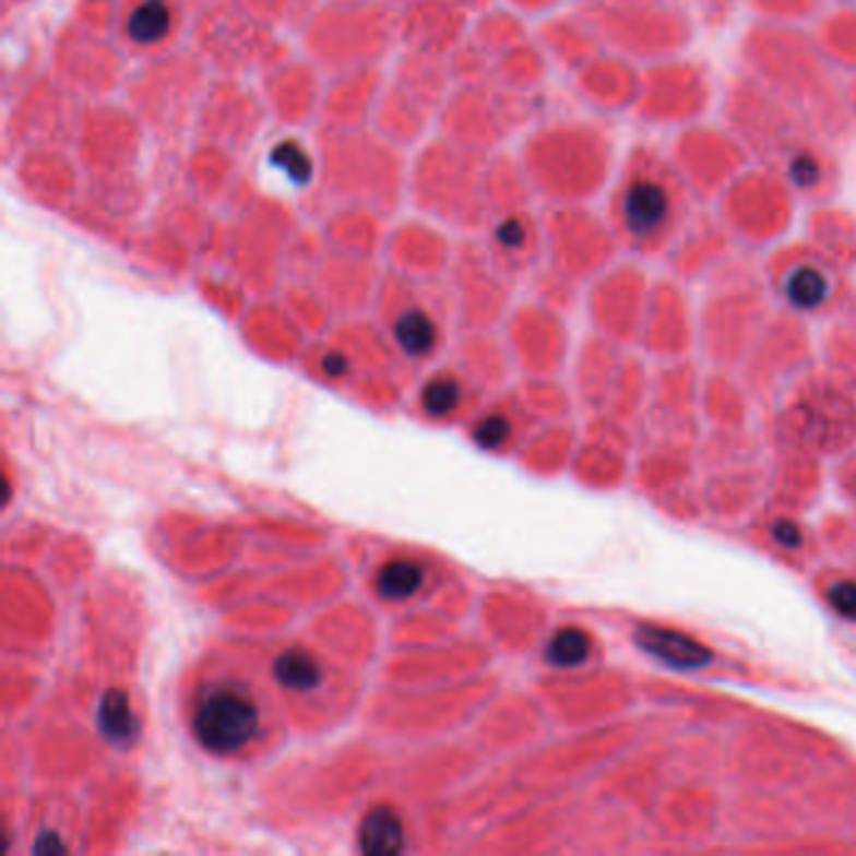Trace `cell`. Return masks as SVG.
Wrapping results in <instances>:
<instances>
[{"instance_id": "cell-1", "label": "cell", "mask_w": 856, "mask_h": 856, "mask_svg": "<svg viewBox=\"0 0 856 856\" xmlns=\"http://www.w3.org/2000/svg\"><path fill=\"white\" fill-rule=\"evenodd\" d=\"M187 724L201 749L219 759L251 757L280 732L270 683L247 658L206 663L189 691Z\"/></svg>"}, {"instance_id": "cell-2", "label": "cell", "mask_w": 856, "mask_h": 856, "mask_svg": "<svg viewBox=\"0 0 856 856\" xmlns=\"http://www.w3.org/2000/svg\"><path fill=\"white\" fill-rule=\"evenodd\" d=\"M274 686L292 699H314L330 686V666L305 645H284L270 666Z\"/></svg>"}, {"instance_id": "cell-3", "label": "cell", "mask_w": 856, "mask_h": 856, "mask_svg": "<svg viewBox=\"0 0 856 856\" xmlns=\"http://www.w3.org/2000/svg\"><path fill=\"white\" fill-rule=\"evenodd\" d=\"M635 643L641 645L649 656L678 670L706 668L713 658V653L706 645L678 631H670V628L641 626L635 631Z\"/></svg>"}, {"instance_id": "cell-4", "label": "cell", "mask_w": 856, "mask_h": 856, "mask_svg": "<svg viewBox=\"0 0 856 856\" xmlns=\"http://www.w3.org/2000/svg\"><path fill=\"white\" fill-rule=\"evenodd\" d=\"M357 846L365 854H402L407 849V827L390 804L367 809L357 829Z\"/></svg>"}, {"instance_id": "cell-5", "label": "cell", "mask_w": 856, "mask_h": 856, "mask_svg": "<svg viewBox=\"0 0 856 856\" xmlns=\"http://www.w3.org/2000/svg\"><path fill=\"white\" fill-rule=\"evenodd\" d=\"M626 224L635 237H649L666 222L668 216V194L658 181L635 179L626 191L623 199Z\"/></svg>"}, {"instance_id": "cell-6", "label": "cell", "mask_w": 856, "mask_h": 856, "mask_svg": "<svg viewBox=\"0 0 856 856\" xmlns=\"http://www.w3.org/2000/svg\"><path fill=\"white\" fill-rule=\"evenodd\" d=\"M427 583V568L417 558H390L377 568L374 591L382 601L402 603L415 598Z\"/></svg>"}, {"instance_id": "cell-7", "label": "cell", "mask_w": 856, "mask_h": 856, "mask_svg": "<svg viewBox=\"0 0 856 856\" xmlns=\"http://www.w3.org/2000/svg\"><path fill=\"white\" fill-rule=\"evenodd\" d=\"M174 11L166 0H141L129 13L126 33L136 46H156L171 33Z\"/></svg>"}, {"instance_id": "cell-8", "label": "cell", "mask_w": 856, "mask_h": 856, "mask_svg": "<svg viewBox=\"0 0 856 856\" xmlns=\"http://www.w3.org/2000/svg\"><path fill=\"white\" fill-rule=\"evenodd\" d=\"M394 342L409 357H427L438 347V324L425 309L409 307L394 322Z\"/></svg>"}, {"instance_id": "cell-9", "label": "cell", "mask_w": 856, "mask_h": 856, "mask_svg": "<svg viewBox=\"0 0 856 856\" xmlns=\"http://www.w3.org/2000/svg\"><path fill=\"white\" fill-rule=\"evenodd\" d=\"M98 728L104 732L108 741L119 746L136 738L139 721H136V711L131 706L129 693L116 691V688L104 693V699L98 703Z\"/></svg>"}, {"instance_id": "cell-10", "label": "cell", "mask_w": 856, "mask_h": 856, "mask_svg": "<svg viewBox=\"0 0 856 856\" xmlns=\"http://www.w3.org/2000/svg\"><path fill=\"white\" fill-rule=\"evenodd\" d=\"M591 638L581 628H560L545 645V661L558 668H575L591 658Z\"/></svg>"}, {"instance_id": "cell-11", "label": "cell", "mask_w": 856, "mask_h": 856, "mask_svg": "<svg viewBox=\"0 0 856 856\" xmlns=\"http://www.w3.org/2000/svg\"><path fill=\"white\" fill-rule=\"evenodd\" d=\"M460 397H463V388H460L455 377L440 374L432 377L419 392V405L430 417H448L457 409Z\"/></svg>"}, {"instance_id": "cell-12", "label": "cell", "mask_w": 856, "mask_h": 856, "mask_svg": "<svg viewBox=\"0 0 856 856\" xmlns=\"http://www.w3.org/2000/svg\"><path fill=\"white\" fill-rule=\"evenodd\" d=\"M786 294L788 299H792V305L799 309H817L821 301L829 297V282L819 270L801 266V270H796L788 276Z\"/></svg>"}, {"instance_id": "cell-13", "label": "cell", "mask_w": 856, "mask_h": 856, "mask_svg": "<svg viewBox=\"0 0 856 856\" xmlns=\"http://www.w3.org/2000/svg\"><path fill=\"white\" fill-rule=\"evenodd\" d=\"M272 164L282 174H287V179H292L297 187H305L309 176H312V158L294 141H284V144L272 151Z\"/></svg>"}, {"instance_id": "cell-14", "label": "cell", "mask_w": 856, "mask_h": 856, "mask_svg": "<svg viewBox=\"0 0 856 856\" xmlns=\"http://www.w3.org/2000/svg\"><path fill=\"white\" fill-rule=\"evenodd\" d=\"M510 435H513V425H510V419L502 415L483 417L473 430L475 442L485 450H500L502 444L510 440Z\"/></svg>"}, {"instance_id": "cell-15", "label": "cell", "mask_w": 856, "mask_h": 856, "mask_svg": "<svg viewBox=\"0 0 856 856\" xmlns=\"http://www.w3.org/2000/svg\"><path fill=\"white\" fill-rule=\"evenodd\" d=\"M829 603L836 613H842L844 618L856 620V583L839 581L829 587Z\"/></svg>"}, {"instance_id": "cell-16", "label": "cell", "mask_w": 856, "mask_h": 856, "mask_svg": "<svg viewBox=\"0 0 856 856\" xmlns=\"http://www.w3.org/2000/svg\"><path fill=\"white\" fill-rule=\"evenodd\" d=\"M498 241L506 249H520L525 245V224L520 219H506L498 226Z\"/></svg>"}, {"instance_id": "cell-17", "label": "cell", "mask_w": 856, "mask_h": 856, "mask_svg": "<svg viewBox=\"0 0 856 856\" xmlns=\"http://www.w3.org/2000/svg\"><path fill=\"white\" fill-rule=\"evenodd\" d=\"M774 538L782 545H786V548H799L801 531H799V525L788 523V520H778V523L774 525Z\"/></svg>"}, {"instance_id": "cell-18", "label": "cell", "mask_w": 856, "mask_h": 856, "mask_svg": "<svg viewBox=\"0 0 856 856\" xmlns=\"http://www.w3.org/2000/svg\"><path fill=\"white\" fill-rule=\"evenodd\" d=\"M792 176L801 187H811L817 181V162L813 158H796L792 166Z\"/></svg>"}, {"instance_id": "cell-19", "label": "cell", "mask_w": 856, "mask_h": 856, "mask_svg": "<svg viewBox=\"0 0 856 856\" xmlns=\"http://www.w3.org/2000/svg\"><path fill=\"white\" fill-rule=\"evenodd\" d=\"M322 367H324V372H326V374H330V377H334V380H337V377L347 374L349 362H347V357L340 355V352H330V355H326V357L322 359Z\"/></svg>"}]
</instances>
